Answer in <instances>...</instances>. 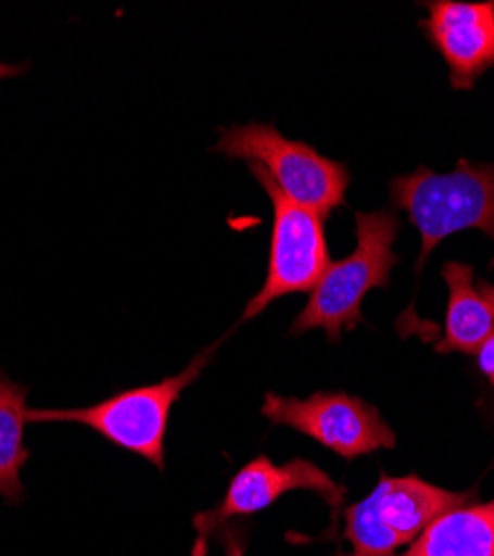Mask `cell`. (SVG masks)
<instances>
[{"instance_id":"6da1fadb","label":"cell","mask_w":494,"mask_h":556,"mask_svg":"<svg viewBox=\"0 0 494 556\" xmlns=\"http://www.w3.org/2000/svg\"><path fill=\"white\" fill-rule=\"evenodd\" d=\"M205 348L181 375L165 377L152 386L121 390L94 405L87 407H38L27 409L29 424H78L94 430L107 443L129 454H137L163 472L165 470V434L169 426L172 407L181 394L201 377L212 361L216 348Z\"/></svg>"},{"instance_id":"9c48e42d","label":"cell","mask_w":494,"mask_h":556,"mask_svg":"<svg viewBox=\"0 0 494 556\" xmlns=\"http://www.w3.org/2000/svg\"><path fill=\"white\" fill-rule=\"evenodd\" d=\"M421 29L451 67L455 89H472L479 76L494 67V3L432 0Z\"/></svg>"},{"instance_id":"ba28073f","label":"cell","mask_w":494,"mask_h":556,"mask_svg":"<svg viewBox=\"0 0 494 556\" xmlns=\"http://www.w3.org/2000/svg\"><path fill=\"white\" fill-rule=\"evenodd\" d=\"M261 414L273 428H292L345 460L396 445L379 409L345 392H314L305 399L267 392Z\"/></svg>"},{"instance_id":"5bb4252c","label":"cell","mask_w":494,"mask_h":556,"mask_svg":"<svg viewBox=\"0 0 494 556\" xmlns=\"http://www.w3.org/2000/svg\"><path fill=\"white\" fill-rule=\"evenodd\" d=\"M477 361L481 375L494 386V332L483 341V345L477 350Z\"/></svg>"},{"instance_id":"277c9868","label":"cell","mask_w":494,"mask_h":556,"mask_svg":"<svg viewBox=\"0 0 494 556\" xmlns=\"http://www.w3.org/2000/svg\"><path fill=\"white\" fill-rule=\"evenodd\" d=\"M212 152L230 161L261 165L292 203L328 218L345 203L350 169L345 163L326 159L303 141L286 138L273 123H245L220 127Z\"/></svg>"},{"instance_id":"5b68a950","label":"cell","mask_w":494,"mask_h":556,"mask_svg":"<svg viewBox=\"0 0 494 556\" xmlns=\"http://www.w3.org/2000/svg\"><path fill=\"white\" fill-rule=\"evenodd\" d=\"M474 494L477 490H443L417 475H381L366 498L345 507L343 536L352 545L347 556H392L398 547L413 545L447 509L470 503Z\"/></svg>"},{"instance_id":"8fae6325","label":"cell","mask_w":494,"mask_h":556,"mask_svg":"<svg viewBox=\"0 0 494 556\" xmlns=\"http://www.w3.org/2000/svg\"><path fill=\"white\" fill-rule=\"evenodd\" d=\"M392 556H494V498L447 509L406 552Z\"/></svg>"},{"instance_id":"3957f363","label":"cell","mask_w":494,"mask_h":556,"mask_svg":"<svg viewBox=\"0 0 494 556\" xmlns=\"http://www.w3.org/2000/svg\"><path fill=\"white\" fill-rule=\"evenodd\" d=\"M390 197L394 207L408 212L421 235L417 271L441 241L461 229H479L494 241V165L459 161L447 174L421 165L392 178Z\"/></svg>"},{"instance_id":"4fadbf2b","label":"cell","mask_w":494,"mask_h":556,"mask_svg":"<svg viewBox=\"0 0 494 556\" xmlns=\"http://www.w3.org/2000/svg\"><path fill=\"white\" fill-rule=\"evenodd\" d=\"M214 539H218V543L223 545V556H245L250 545V530L245 523H228L214 534ZM205 556H210V552Z\"/></svg>"},{"instance_id":"9a60e30c","label":"cell","mask_w":494,"mask_h":556,"mask_svg":"<svg viewBox=\"0 0 494 556\" xmlns=\"http://www.w3.org/2000/svg\"><path fill=\"white\" fill-rule=\"evenodd\" d=\"M27 70H29V65H8V63L0 61V80L23 76Z\"/></svg>"},{"instance_id":"2e32d148","label":"cell","mask_w":494,"mask_h":556,"mask_svg":"<svg viewBox=\"0 0 494 556\" xmlns=\"http://www.w3.org/2000/svg\"><path fill=\"white\" fill-rule=\"evenodd\" d=\"M477 290L481 292V296L487 301V305L492 307V314H494V286L487 283V281H479Z\"/></svg>"},{"instance_id":"30bf717a","label":"cell","mask_w":494,"mask_h":556,"mask_svg":"<svg viewBox=\"0 0 494 556\" xmlns=\"http://www.w3.org/2000/svg\"><path fill=\"white\" fill-rule=\"evenodd\" d=\"M447 286L445 332L436 343L439 354L464 352L474 354L494 332V314L474 286V267L451 261L441 269Z\"/></svg>"},{"instance_id":"8992f818","label":"cell","mask_w":494,"mask_h":556,"mask_svg":"<svg viewBox=\"0 0 494 556\" xmlns=\"http://www.w3.org/2000/svg\"><path fill=\"white\" fill-rule=\"evenodd\" d=\"M248 167L269 201H273L275 220L265 281L245 305L241 320L258 316L267 305L283 296L312 292L330 267L326 218L286 199L261 165L248 163Z\"/></svg>"},{"instance_id":"7a4b0ae2","label":"cell","mask_w":494,"mask_h":556,"mask_svg":"<svg viewBox=\"0 0 494 556\" xmlns=\"http://www.w3.org/2000/svg\"><path fill=\"white\" fill-rule=\"evenodd\" d=\"M356 248L337 263H330L307 305L294 318L290 334L324 330L330 343L341 341L343 330L364 323L362 303L372 288H390L392 267L398 263L392 245L398 237V216L394 210L354 214Z\"/></svg>"},{"instance_id":"52a82bcc","label":"cell","mask_w":494,"mask_h":556,"mask_svg":"<svg viewBox=\"0 0 494 556\" xmlns=\"http://www.w3.org/2000/svg\"><path fill=\"white\" fill-rule=\"evenodd\" d=\"M294 490H307L319 494L326 505L330 507L332 515V530L328 536L334 534L339 509L345 505V485L337 483L326 470H321L317 463L307 458H292L283 466L269 458L267 454H261L252 458L250 463L232 477L226 496L223 501L207 509V513H199L192 521L197 530V541L192 547V556H205L210 552V539L228 526L232 519L241 517H254L263 509L273 507L281 496Z\"/></svg>"},{"instance_id":"7c38bea8","label":"cell","mask_w":494,"mask_h":556,"mask_svg":"<svg viewBox=\"0 0 494 556\" xmlns=\"http://www.w3.org/2000/svg\"><path fill=\"white\" fill-rule=\"evenodd\" d=\"M27 392V386L0 377V496L8 505L25 501L21 470L29 460V447L25 445Z\"/></svg>"}]
</instances>
